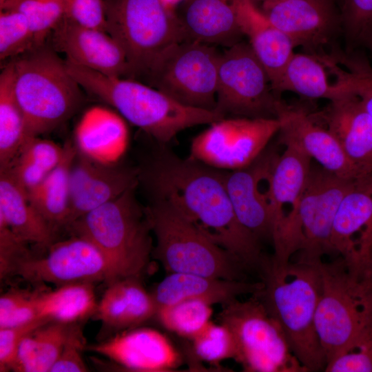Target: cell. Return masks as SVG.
Here are the masks:
<instances>
[{
  "label": "cell",
  "instance_id": "cell-1",
  "mask_svg": "<svg viewBox=\"0 0 372 372\" xmlns=\"http://www.w3.org/2000/svg\"><path fill=\"white\" fill-rule=\"evenodd\" d=\"M225 171L161 151L139 169L152 200L168 205L248 270L260 272L268 256L238 220L225 186Z\"/></svg>",
  "mask_w": 372,
  "mask_h": 372
},
{
  "label": "cell",
  "instance_id": "cell-2",
  "mask_svg": "<svg viewBox=\"0 0 372 372\" xmlns=\"http://www.w3.org/2000/svg\"><path fill=\"white\" fill-rule=\"evenodd\" d=\"M318 263H280L269 257L259 273L263 287L254 294L278 322L293 355L310 372L324 371L327 363L315 322L321 285Z\"/></svg>",
  "mask_w": 372,
  "mask_h": 372
},
{
  "label": "cell",
  "instance_id": "cell-3",
  "mask_svg": "<svg viewBox=\"0 0 372 372\" xmlns=\"http://www.w3.org/2000/svg\"><path fill=\"white\" fill-rule=\"evenodd\" d=\"M66 63L83 90L114 107L125 120L161 144L169 143L187 128L210 125L225 118L216 110L185 105L135 79L107 76Z\"/></svg>",
  "mask_w": 372,
  "mask_h": 372
},
{
  "label": "cell",
  "instance_id": "cell-4",
  "mask_svg": "<svg viewBox=\"0 0 372 372\" xmlns=\"http://www.w3.org/2000/svg\"><path fill=\"white\" fill-rule=\"evenodd\" d=\"M10 62L14 90L28 138L51 132L83 105V88L69 72L65 60L51 47H35Z\"/></svg>",
  "mask_w": 372,
  "mask_h": 372
},
{
  "label": "cell",
  "instance_id": "cell-5",
  "mask_svg": "<svg viewBox=\"0 0 372 372\" xmlns=\"http://www.w3.org/2000/svg\"><path fill=\"white\" fill-rule=\"evenodd\" d=\"M131 188L79 218L68 228L92 242L106 258L118 279L146 270L152 254L151 225Z\"/></svg>",
  "mask_w": 372,
  "mask_h": 372
},
{
  "label": "cell",
  "instance_id": "cell-6",
  "mask_svg": "<svg viewBox=\"0 0 372 372\" xmlns=\"http://www.w3.org/2000/svg\"><path fill=\"white\" fill-rule=\"evenodd\" d=\"M156 238L152 253L165 270L232 280H245L248 269L166 203L145 207Z\"/></svg>",
  "mask_w": 372,
  "mask_h": 372
},
{
  "label": "cell",
  "instance_id": "cell-7",
  "mask_svg": "<svg viewBox=\"0 0 372 372\" xmlns=\"http://www.w3.org/2000/svg\"><path fill=\"white\" fill-rule=\"evenodd\" d=\"M107 32L124 52L128 79L145 80L161 54L184 41L174 10L161 0H103Z\"/></svg>",
  "mask_w": 372,
  "mask_h": 372
},
{
  "label": "cell",
  "instance_id": "cell-8",
  "mask_svg": "<svg viewBox=\"0 0 372 372\" xmlns=\"http://www.w3.org/2000/svg\"><path fill=\"white\" fill-rule=\"evenodd\" d=\"M321 285L316 328L327 364L372 322V289L340 256L318 263Z\"/></svg>",
  "mask_w": 372,
  "mask_h": 372
},
{
  "label": "cell",
  "instance_id": "cell-9",
  "mask_svg": "<svg viewBox=\"0 0 372 372\" xmlns=\"http://www.w3.org/2000/svg\"><path fill=\"white\" fill-rule=\"evenodd\" d=\"M220 324L231 332L234 360L247 372H307L293 355L278 322L255 295L222 304Z\"/></svg>",
  "mask_w": 372,
  "mask_h": 372
},
{
  "label": "cell",
  "instance_id": "cell-10",
  "mask_svg": "<svg viewBox=\"0 0 372 372\" xmlns=\"http://www.w3.org/2000/svg\"><path fill=\"white\" fill-rule=\"evenodd\" d=\"M220 55L211 45L182 41L161 54L145 80L185 105L216 110Z\"/></svg>",
  "mask_w": 372,
  "mask_h": 372
},
{
  "label": "cell",
  "instance_id": "cell-11",
  "mask_svg": "<svg viewBox=\"0 0 372 372\" xmlns=\"http://www.w3.org/2000/svg\"><path fill=\"white\" fill-rule=\"evenodd\" d=\"M280 101L249 43L240 41L220 53L216 110L225 117L276 118Z\"/></svg>",
  "mask_w": 372,
  "mask_h": 372
},
{
  "label": "cell",
  "instance_id": "cell-12",
  "mask_svg": "<svg viewBox=\"0 0 372 372\" xmlns=\"http://www.w3.org/2000/svg\"><path fill=\"white\" fill-rule=\"evenodd\" d=\"M271 173L269 202L273 221V259L291 260L302 245L299 209L312 159L297 146L285 143Z\"/></svg>",
  "mask_w": 372,
  "mask_h": 372
},
{
  "label": "cell",
  "instance_id": "cell-13",
  "mask_svg": "<svg viewBox=\"0 0 372 372\" xmlns=\"http://www.w3.org/2000/svg\"><path fill=\"white\" fill-rule=\"evenodd\" d=\"M279 128L277 118L225 117L193 138L189 157L220 170L240 169L265 150Z\"/></svg>",
  "mask_w": 372,
  "mask_h": 372
},
{
  "label": "cell",
  "instance_id": "cell-14",
  "mask_svg": "<svg viewBox=\"0 0 372 372\" xmlns=\"http://www.w3.org/2000/svg\"><path fill=\"white\" fill-rule=\"evenodd\" d=\"M35 283L59 286L118 280L110 264L90 240L77 235L53 242L40 257L28 256L17 266L14 273Z\"/></svg>",
  "mask_w": 372,
  "mask_h": 372
},
{
  "label": "cell",
  "instance_id": "cell-15",
  "mask_svg": "<svg viewBox=\"0 0 372 372\" xmlns=\"http://www.w3.org/2000/svg\"><path fill=\"white\" fill-rule=\"evenodd\" d=\"M356 179V178H355ZM355 179L311 165L299 209L302 245L296 261L318 264L331 254L330 240L339 205Z\"/></svg>",
  "mask_w": 372,
  "mask_h": 372
},
{
  "label": "cell",
  "instance_id": "cell-16",
  "mask_svg": "<svg viewBox=\"0 0 372 372\" xmlns=\"http://www.w3.org/2000/svg\"><path fill=\"white\" fill-rule=\"evenodd\" d=\"M260 10L284 32L295 48L309 53L324 52L342 26L333 0H282L260 4Z\"/></svg>",
  "mask_w": 372,
  "mask_h": 372
},
{
  "label": "cell",
  "instance_id": "cell-17",
  "mask_svg": "<svg viewBox=\"0 0 372 372\" xmlns=\"http://www.w3.org/2000/svg\"><path fill=\"white\" fill-rule=\"evenodd\" d=\"M139 182V169L94 160L79 152L70 176V213L66 227L116 198Z\"/></svg>",
  "mask_w": 372,
  "mask_h": 372
},
{
  "label": "cell",
  "instance_id": "cell-18",
  "mask_svg": "<svg viewBox=\"0 0 372 372\" xmlns=\"http://www.w3.org/2000/svg\"><path fill=\"white\" fill-rule=\"evenodd\" d=\"M277 154L265 150L247 167L225 171V186L239 222L261 242H272L273 221L269 196Z\"/></svg>",
  "mask_w": 372,
  "mask_h": 372
},
{
  "label": "cell",
  "instance_id": "cell-19",
  "mask_svg": "<svg viewBox=\"0 0 372 372\" xmlns=\"http://www.w3.org/2000/svg\"><path fill=\"white\" fill-rule=\"evenodd\" d=\"M49 37L51 48L63 53L66 61L107 76L127 78L124 52L107 32L63 18Z\"/></svg>",
  "mask_w": 372,
  "mask_h": 372
},
{
  "label": "cell",
  "instance_id": "cell-20",
  "mask_svg": "<svg viewBox=\"0 0 372 372\" xmlns=\"http://www.w3.org/2000/svg\"><path fill=\"white\" fill-rule=\"evenodd\" d=\"M276 118L280 123V143L297 146L322 168L339 176L361 177L335 136L302 108L281 101Z\"/></svg>",
  "mask_w": 372,
  "mask_h": 372
},
{
  "label": "cell",
  "instance_id": "cell-21",
  "mask_svg": "<svg viewBox=\"0 0 372 372\" xmlns=\"http://www.w3.org/2000/svg\"><path fill=\"white\" fill-rule=\"evenodd\" d=\"M90 349L134 371H172L182 363L172 342L150 328L130 329L91 346Z\"/></svg>",
  "mask_w": 372,
  "mask_h": 372
},
{
  "label": "cell",
  "instance_id": "cell-22",
  "mask_svg": "<svg viewBox=\"0 0 372 372\" xmlns=\"http://www.w3.org/2000/svg\"><path fill=\"white\" fill-rule=\"evenodd\" d=\"M320 115L360 175L371 174L372 118L360 97L351 92L331 101Z\"/></svg>",
  "mask_w": 372,
  "mask_h": 372
},
{
  "label": "cell",
  "instance_id": "cell-23",
  "mask_svg": "<svg viewBox=\"0 0 372 372\" xmlns=\"http://www.w3.org/2000/svg\"><path fill=\"white\" fill-rule=\"evenodd\" d=\"M372 219V174L356 178L342 198L331 236V254L355 269L361 238Z\"/></svg>",
  "mask_w": 372,
  "mask_h": 372
},
{
  "label": "cell",
  "instance_id": "cell-24",
  "mask_svg": "<svg viewBox=\"0 0 372 372\" xmlns=\"http://www.w3.org/2000/svg\"><path fill=\"white\" fill-rule=\"evenodd\" d=\"M182 3L181 13L177 14L185 41L227 48L241 41L244 35L236 0H183Z\"/></svg>",
  "mask_w": 372,
  "mask_h": 372
},
{
  "label": "cell",
  "instance_id": "cell-25",
  "mask_svg": "<svg viewBox=\"0 0 372 372\" xmlns=\"http://www.w3.org/2000/svg\"><path fill=\"white\" fill-rule=\"evenodd\" d=\"M263 283L232 280L210 276L171 273L152 293L157 307H161L185 300H198L209 304H224L238 296L259 292Z\"/></svg>",
  "mask_w": 372,
  "mask_h": 372
},
{
  "label": "cell",
  "instance_id": "cell-26",
  "mask_svg": "<svg viewBox=\"0 0 372 372\" xmlns=\"http://www.w3.org/2000/svg\"><path fill=\"white\" fill-rule=\"evenodd\" d=\"M236 5L240 30L267 72L273 90L295 46L252 0H236Z\"/></svg>",
  "mask_w": 372,
  "mask_h": 372
},
{
  "label": "cell",
  "instance_id": "cell-27",
  "mask_svg": "<svg viewBox=\"0 0 372 372\" xmlns=\"http://www.w3.org/2000/svg\"><path fill=\"white\" fill-rule=\"evenodd\" d=\"M158 307L138 278L130 277L109 284L94 313L112 329H132L156 316Z\"/></svg>",
  "mask_w": 372,
  "mask_h": 372
},
{
  "label": "cell",
  "instance_id": "cell-28",
  "mask_svg": "<svg viewBox=\"0 0 372 372\" xmlns=\"http://www.w3.org/2000/svg\"><path fill=\"white\" fill-rule=\"evenodd\" d=\"M329 72L319 54L295 52L285 66L273 92L278 97L284 92H292L307 99H322L329 101L354 92L342 72L334 74L335 81L330 83Z\"/></svg>",
  "mask_w": 372,
  "mask_h": 372
},
{
  "label": "cell",
  "instance_id": "cell-29",
  "mask_svg": "<svg viewBox=\"0 0 372 372\" xmlns=\"http://www.w3.org/2000/svg\"><path fill=\"white\" fill-rule=\"evenodd\" d=\"M127 138L125 119L103 106L88 109L75 129L74 143L78 150L105 163H115Z\"/></svg>",
  "mask_w": 372,
  "mask_h": 372
},
{
  "label": "cell",
  "instance_id": "cell-30",
  "mask_svg": "<svg viewBox=\"0 0 372 372\" xmlns=\"http://www.w3.org/2000/svg\"><path fill=\"white\" fill-rule=\"evenodd\" d=\"M0 218L26 243L48 248L54 242L55 229L6 170H0Z\"/></svg>",
  "mask_w": 372,
  "mask_h": 372
},
{
  "label": "cell",
  "instance_id": "cell-31",
  "mask_svg": "<svg viewBox=\"0 0 372 372\" xmlns=\"http://www.w3.org/2000/svg\"><path fill=\"white\" fill-rule=\"evenodd\" d=\"M63 147V156L58 165L38 185L28 192L31 204L55 229L68 224L70 170L77 153L74 142L69 141Z\"/></svg>",
  "mask_w": 372,
  "mask_h": 372
},
{
  "label": "cell",
  "instance_id": "cell-32",
  "mask_svg": "<svg viewBox=\"0 0 372 372\" xmlns=\"http://www.w3.org/2000/svg\"><path fill=\"white\" fill-rule=\"evenodd\" d=\"M97 303L92 282L59 286L54 290L37 293L36 297L39 318L66 324L94 315Z\"/></svg>",
  "mask_w": 372,
  "mask_h": 372
},
{
  "label": "cell",
  "instance_id": "cell-33",
  "mask_svg": "<svg viewBox=\"0 0 372 372\" xmlns=\"http://www.w3.org/2000/svg\"><path fill=\"white\" fill-rule=\"evenodd\" d=\"M64 147L39 136L28 138L4 169L27 192L38 185L58 165Z\"/></svg>",
  "mask_w": 372,
  "mask_h": 372
},
{
  "label": "cell",
  "instance_id": "cell-34",
  "mask_svg": "<svg viewBox=\"0 0 372 372\" xmlns=\"http://www.w3.org/2000/svg\"><path fill=\"white\" fill-rule=\"evenodd\" d=\"M28 138L24 115L14 90L10 61L0 74V169L8 167Z\"/></svg>",
  "mask_w": 372,
  "mask_h": 372
},
{
  "label": "cell",
  "instance_id": "cell-35",
  "mask_svg": "<svg viewBox=\"0 0 372 372\" xmlns=\"http://www.w3.org/2000/svg\"><path fill=\"white\" fill-rule=\"evenodd\" d=\"M211 306L198 300H185L158 307L156 317L166 329L192 340L211 321Z\"/></svg>",
  "mask_w": 372,
  "mask_h": 372
},
{
  "label": "cell",
  "instance_id": "cell-36",
  "mask_svg": "<svg viewBox=\"0 0 372 372\" xmlns=\"http://www.w3.org/2000/svg\"><path fill=\"white\" fill-rule=\"evenodd\" d=\"M14 10L28 20L37 47L45 44L64 17L63 0H0V10Z\"/></svg>",
  "mask_w": 372,
  "mask_h": 372
},
{
  "label": "cell",
  "instance_id": "cell-37",
  "mask_svg": "<svg viewBox=\"0 0 372 372\" xmlns=\"http://www.w3.org/2000/svg\"><path fill=\"white\" fill-rule=\"evenodd\" d=\"M37 47L27 18L14 10H0V59H14Z\"/></svg>",
  "mask_w": 372,
  "mask_h": 372
},
{
  "label": "cell",
  "instance_id": "cell-38",
  "mask_svg": "<svg viewBox=\"0 0 372 372\" xmlns=\"http://www.w3.org/2000/svg\"><path fill=\"white\" fill-rule=\"evenodd\" d=\"M192 341L194 353L203 361L217 364L235 358L234 336L227 327L220 323L210 321Z\"/></svg>",
  "mask_w": 372,
  "mask_h": 372
},
{
  "label": "cell",
  "instance_id": "cell-39",
  "mask_svg": "<svg viewBox=\"0 0 372 372\" xmlns=\"http://www.w3.org/2000/svg\"><path fill=\"white\" fill-rule=\"evenodd\" d=\"M329 54L336 63L346 68L353 91L372 118V67L366 55L360 51L343 52L336 48Z\"/></svg>",
  "mask_w": 372,
  "mask_h": 372
},
{
  "label": "cell",
  "instance_id": "cell-40",
  "mask_svg": "<svg viewBox=\"0 0 372 372\" xmlns=\"http://www.w3.org/2000/svg\"><path fill=\"white\" fill-rule=\"evenodd\" d=\"M325 372H372V322L326 366Z\"/></svg>",
  "mask_w": 372,
  "mask_h": 372
},
{
  "label": "cell",
  "instance_id": "cell-41",
  "mask_svg": "<svg viewBox=\"0 0 372 372\" xmlns=\"http://www.w3.org/2000/svg\"><path fill=\"white\" fill-rule=\"evenodd\" d=\"M341 20L349 50L362 45L372 29V0H341Z\"/></svg>",
  "mask_w": 372,
  "mask_h": 372
},
{
  "label": "cell",
  "instance_id": "cell-42",
  "mask_svg": "<svg viewBox=\"0 0 372 372\" xmlns=\"http://www.w3.org/2000/svg\"><path fill=\"white\" fill-rule=\"evenodd\" d=\"M70 324L49 322L35 331L37 371L50 372L66 340Z\"/></svg>",
  "mask_w": 372,
  "mask_h": 372
},
{
  "label": "cell",
  "instance_id": "cell-43",
  "mask_svg": "<svg viewBox=\"0 0 372 372\" xmlns=\"http://www.w3.org/2000/svg\"><path fill=\"white\" fill-rule=\"evenodd\" d=\"M37 293L12 289L0 298V328L23 324L39 318L36 307Z\"/></svg>",
  "mask_w": 372,
  "mask_h": 372
},
{
  "label": "cell",
  "instance_id": "cell-44",
  "mask_svg": "<svg viewBox=\"0 0 372 372\" xmlns=\"http://www.w3.org/2000/svg\"><path fill=\"white\" fill-rule=\"evenodd\" d=\"M63 18L78 25L107 32L103 0H63Z\"/></svg>",
  "mask_w": 372,
  "mask_h": 372
},
{
  "label": "cell",
  "instance_id": "cell-45",
  "mask_svg": "<svg viewBox=\"0 0 372 372\" xmlns=\"http://www.w3.org/2000/svg\"><path fill=\"white\" fill-rule=\"evenodd\" d=\"M49 322L51 321L37 318L23 324L0 328V371L11 370L22 340L28 333Z\"/></svg>",
  "mask_w": 372,
  "mask_h": 372
},
{
  "label": "cell",
  "instance_id": "cell-46",
  "mask_svg": "<svg viewBox=\"0 0 372 372\" xmlns=\"http://www.w3.org/2000/svg\"><path fill=\"white\" fill-rule=\"evenodd\" d=\"M85 342L79 326L70 324L62 351L50 372H85L87 367L82 357Z\"/></svg>",
  "mask_w": 372,
  "mask_h": 372
},
{
  "label": "cell",
  "instance_id": "cell-47",
  "mask_svg": "<svg viewBox=\"0 0 372 372\" xmlns=\"http://www.w3.org/2000/svg\"><path fill=\"white\" fill-rule=\"evenodd\" d=\"M27 243L18 237L0 218V276L4 278L14 273L18 264L30 256Z\"/></svg>",
  "mask_w": 372,
  "mask_h": 372
},
{
  "label": "cell",
  "instance_id": "cell-48",
  "mask_svg": "<svg viewBox=\"0 0 372 372\" xmlns=\"http://www.w3.org/2000/svg\"><path fill=\"white\" fill-rule=\"evenodd\" d=\"M36 330L28 333L21 342L12 366L11 369L12 371L17 372H36Z\"/></svg>",
  "mask_w": 372,
  "mask_h": 372
},
{
  "label": "cell",
  "instance_id": "cell-49",
  "mask_svg": "<svg viewBox=\"0 0 372 372\" xmlns=\"http://www.w3.org/2000/svg\"><path fill=\"white\" fill-rule=\"evenodd\" d=\"M372 251V219L364 231L359 245L358 267H362Z\"/></svg>",
  "mask_w": 372,
  "mask_h": 372
},
{
  "label": "cell",
  "instance_id": "cell-50",
  "mask_svg": "<svg viewBox=\"0 0 372 372\" xmlns=\"http://www.w3.org/2000/svg\"><path fill=\"white\" fill-rule=\"evenodd\" d=\"M360 277L369 287L372 289V251L360 270Z\"/></svg>",
  "mask_w": 372,
  "mask_h": 372
},
{
  "label": "cell",
  "instance_id": "cell-51",
  "mask_svg": "<svg viewBox=\"0 0 372 372\" xmlns=\"http://www.w3.org/2000/svg\"><path fill=\"white\" fill-rule=\"evenodd\" d=\"M161 1L167 8L174 10V7L180 2H183V0H161Z\"/></svg>",
  "mask_w": 372,
  "mask_h": 372
},
{
  "label": "cell",
  "instance_id": "cell-52",
  "mask_svg": "<svg viewBox=\"0 0 372 372\" xmlns=\"http://www.w3.org/2000/svg\"><path fill=\"white\" fill-rule=\"evenodd\" d=\"M362 45L372 51V29L364 38Z\"/></svg>",
  "mask_w": 372,
  "mask_h": 372
},
{
  "label": "cell",
  "instance_id": "cell-53",
  "mask_svg": "<svg viewBox=\"0 0 372 372\" xmlns=\"http://www.w3.org/2000/svg\"><path fill=\"white\" fill-rule=\"evenodd\" d=\"M256 4L257 2H260V4L265 2H273V1H278L282 0H252Z\"/></svg>",
  "mask_w": 372,
  "mask_h": 372
}]
</instances>
